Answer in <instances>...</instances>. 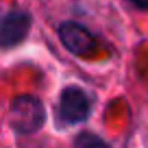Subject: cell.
I'll return each instance as SVG.
<instances>
[{"mask_svg":"<svg viewBox=\"0 0 148 148\" xmlns=\"http://www.w3.org/2000/svg\"><path fill=\"white\" fill-rule=\"evenodd\" d=\"M74 144L76 146H83V144H96V146H107V142L105 139H100V137H94V135H87V133H83V135H79V137L74 139Z\"/></svg>","mask_w":148,"mask_h":148,"instance_id":"obj_5","label":"cell"},{"mask_svg":"<svg viewBox=\"0 0 148 148\" xmlns=\"http://www.w3.org/2000/svg\"><path fill=\"white\" fill-rule=\"evenodd\" d=\"M31 28V15L22 9H11L2 18V28H0V44L5 48H13L20 42H24V37L28 35Z\"/></svg>","mask_w":148,"mask_h":148,"instance_id":"obj_4","label":"cell"},{"mask_svg":"<svg viewBox=\"0 0 148 148\" xmlns=\"http://www.w3.org/2000/svg\"><path fill=\"white\" fill-rule=\"evenodd\" d=\"M59 39L72 55L85 57L96 48V37L79 22H63L59 26Z\"/></svg>","mask_w":148,"mask_h":148,"instance_id":"obj_3","label":"cell"},{"mask_svg":"<svg viewBox=\"0 0 148 148\" xmlns=\"http://www.w3.org/2000/svg\"><path fill=\"white\" fill-rule=\"evenodd\" d=\"M92 113V98L81 87H65L59 96V120L63 124H81Z\"/></svg>","mask_w":148,"mask_h":148,"instance_id":"obj_2","label":"cell"},{"mask_svg":"<svg viewBox=\"0 0 148 148\" xmlns=\"http://www.w3.org/2000/svg\"><path fill=\"white\" fill-rule=\"evenodd\" d=\"M9 124L20 135H33L46 124V109L37 96H18L9 107Z\"/></svg>","mask_w":148,"mask_h":148,"instance_id":"obj_1","label":"cell"},{"mask_svg":"<svg viewBox=\"0 0 148 148\" xmlns=\"http://www.w3.org/2000/svg\"><path fill=\"white\" fill-rule=\"evenodd\" d=\"M133 7H137V9H142V11H148V0H129Z\"/></svg>","mask_w":148,"mask_h":148,"instance_id":"obj_6","label":"cell"}]
</instances>
